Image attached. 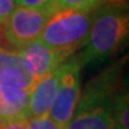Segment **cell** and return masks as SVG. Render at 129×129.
Wrapping results in <instances>:
<instances>
[{"instance_id": "9c48e42d", "label": "cell", "mask_w": 129, "mask_h": 129, "mask_svg": "<svg viewBox=\"0 0 129 129\" xmlns=\"http://www.w3.org/2000/svg\"><path fill=\"white\" fill-rule=\"evenodd\" d=\"M63 129H115V124L110 110L93 108L75 111Z\"/></svg>"}, {"instance_id": "30bf717a", "label": "cell", "mask_w": 129, "mask_h": 129, "mask_svg": "<svg viewBox=\"0 0 129 129\" xmlns=\"http://www.w3.org/2000/svg\"><path fill=\"white\" fill-rule=\"evenodd\" d=\"M36 81L24 68L23 63L11 66L0 73V87L19 88L31 92Z\"/></svg>"}, {"instance_id": "e0dca14e", "label": "cell", "mask_w": 129, "mask_h": 129, "mask_svg": "<svg viewBox=\"0 0 129 129\" xmlns=\"http://www.w3.org/2000/svg\"><path fill=\"white\" fill-rule=\"evenodd\" d=\"M98 7L101 6H112L118 9H125L128 5V0H96Z\"/></svg>"}, {"instance_id": "ac0fdd59", "label": "cell", "mask_w": 129, "mask_h": 129, "mask_svg": "<svg viewBox=\"0 0 129 129\" xmlns=\"http://www.w3.org/2000/svg\"><path fill=\"white\" fill-rule=\"evenodd\" d=\"M0 129H4V125H1V124H0Z\"/></svg>"}, {"instance_id": "9a60e30c", "label": "cell", "mask_w": 129, "mask_h": 129, "mask_svg": "<svg viewBox=\"0 0 129 129\" xmlns=\"http://www.w3.org/2000/svg\"><path fill=\"white\" fill-rule=\"evenodd\" d=\"M26 129H63V127L54 122L49 116H44L38 118H29L26 121Z\"/></svg>"}, {"instance_id": "8fae6325", "label": "cell", "mask_w": 129, "mask_h": 129, "mask_svg": "<svg viewBox=\"0 0 129 129\" xmlns=\"http://www.w3.org/2000/svg\"><path fill=\"white\" fill-rule=\"evenodd\" d=\"M115 129H129V99L128 92L124 91L117 97L111 108Z\"/></svg>"}, {"instance_id": "7a4b0ae2", "label": "cell", "mask_w": 129, "mask_h": 129, "mask_svg": "<svg viewBox=\"0 0 129 129\" xmlns=\"http://www.w3.org/2000/svg\"><path fill=\"white\" fill-rule=\"evenodd\" d=\"M93 13L94 11H57L47 22L38 40L46 46L71 57L86 44Z\"/></svg>"}, {"instance_id": "277c9868", "label": "cell", "mask_w": 129, "mask_h": 129, "mask_svg": "<svg viewBox=\"0 0 129 129\" xmlns=\"http://www.w3.org/2000/svg\"><path fill=\"white\" fill-rule=\"evenodd\" d=\"M83 63L78 56L67 59L60 66V86L49 111V117L61 127L73 117L81 96L80 72Z\"/></svg>"}, {"instance_id": "4fadbf2b", "label": "cell", "mask_w": 129, "mask_h": 129, "mask_svg": "<svg viewBox=\"0 0 129 129\" xmlns=\"http://www.w3.org/2000/svg\"><path fill=\"white\" fill-rule=\"evenodd\" d=\"M17 6L22 7H29V9L41 10L50 14L57 12L55 6V0H16Z\"/></svg>"}, {"instance_id": "3957f363", "label": "cell", "mask_w": 129, "mask_h": 129, "mask_svg": "<svg viewBox=\"0 0 129 129\" xmlns=\"http://www.w3.org/2000/svg\"><path fill=\"white\" fill-rule=\"evenodd\" d=\"M125 61V59H122L91 79L80 96L75 111L93 108H104L111 111L115 99L124 92L123 74Z\"/></svg>"}, {"instance_id": "5bb4252c", "label": "cell", "mask_w": 129, "mask_h": 129, "mask_svg": "<svg viewBox=\"0 0 129 129\" xmlns=\"http://www.w3.org/2000/svg\"><path fill=\"white\" fill-rule=\"evenodd\" d=\"M23 63L17 50H1L0 49V73L11 66Z\"/></svg>"}, {"instance_id": "7c38bea8", "label": "cell", "mask_w": 129, "mask_h": 129, "mask_svg": "<svg viewBox=\"0 0 129 129\" xmlns=\"http://www.w3.org/2000/svg\"><path fill=\"white\" fill-rule=\"evenodd\" d=\"M57 11L77 10V11H96L98 9L96 0H55Z\"/></svg>"}, {"instance_id": "52a82bcc", "label": "cell", "mask_w": 129, "mask_h": 129, "mask_svg": "<svg viewBox=\"0 0 129 129\" xmlns=\"http://www.w3.org/2000/svg\"><path fill=\"white\" fill-rule=\"evenodd\" d=\"M60 68V67H59ZM38 79L30 93L29 101V118H38L49 116L51 105L60 86V69Z\"/></svg>"}, {"instance_id": "6da1fadb", "label": "cell", "mask_w": 129, "mask_h": 129, "mask_svg": "<svg viewBox=\"0 0 129 129\" xmlns=\"http://www.w3.org/2000/svg\"><path fill=\"white\" fill-rule=\"evenodd\" d=\"M129 18L125 9L101 6L94 11L91 30L83 53L78 55L83 67L112 56L127 40Z\"/></svg>"}, {"instance_id": "5b68a950", "label": "cell", "mask_w": 129, "mask_h": 129, "mask_svg": "<svg viewBox=\"0 0 129 129\" xmlns=\"http://www.w3.org/2000/svg\"><path fill=\"white\" fill-rule=\"evenodd\" d=\"M51 16L41 10L16 6L4 26L9 44L18 51L26 44L37 41Z\"/></svg>"}, {"instance_id": "2e32d148", "label": "cell", "mask_w": 129, "mask_h": 129, "mask_svg": "<svg viewBox=\"0 0 129 129\" xmlns=\"http://www.w3.org/2000/svg\"><path fill=\"white\" fill-rule=\"evenodd\" d=\"M16 6V0H0V26L6 25Z\"/></svg>"}, {"instance_id": "ba28073f", "label": "cell", "mask_w": 129, "mask_h": 129, "mask_svg": "<svg viewBox=\"0 0 129 129\" xmlns=\"http://www.w3.org/2000/svg\"><path fill=\"white\" fill-rule=\"evenodd\" d=\"M30 91L12 87H0V124L29 120Z\"/></svg>"}, {"instance_id": "8992f818", "label": "cell", "mask_w": 129, "mask_h": 129, "mask_svg": "<svg viewBox=\"0 0 129 129\" xmlns=\"http://www.w3.org/2000/svg\"><path fill=\"white\" fill-rule=\"evenodd\" d=\"M24 68L35 80L55 72L56 69L69 59L60 51L46 46L40 40L26 44L18 50Z\"/></svg>"}]
</instances>
